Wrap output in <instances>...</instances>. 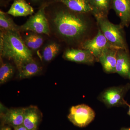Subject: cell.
Segmentation results:
<instances>
[{
  "label": "cell",
  "mask_w": 130,
  "mask_h": 130,
  "mask_svg": "<svg viewBox=\"0 0 130 130\" xmlns=\"http://www.w3.org/2000/svg\"><path fill=\"white\" fill-rule=\"evenodd\" d=\"M2 130H12L11 129V128H8V127H6V128H3Z\"/></svg>",
  "instance_id": "cb8c5ba5"
},
{
  "label": "cell",
  "mask_w": 130,
  "mask_h": 130,
  "mask_svg": "<svg viewBox=\"0 0 130 130\" xmlns=\"http://www.w3.org/2000/svg\"><path fill=\"white\" fill-rule=\"evenodd\" d=\"M95 116L94 111L90 107L81 104L72 107L68 117L74 125L82 128L90 124Z\"/></svg>",
  "instance_id": "8992f818"
},
{
  "label": "cell",
  "mask_w": 130,
  "mask_h": 130,
  "mask_svg": "<svg viewBox=\"0 0 130 130\" xmlns=\"http://www.w3.org/2000/svg\"><path fill=\"white\" fill-rule=\"evenodd\" d=\"M120 130H130V128H122V129H121Z\"/></svg>",
  "instance_id": "484cf974"
},
{
  "label": "cell",
  "mask_w": 130,
  "mask_h": 130,
  "mask_svg": "<svg viewBox=\"0 0 130 130\" xmlns=\"http://www.w3.org/2000/svg\"><path fill=\"white\" fill-rule=\"evenodd\" d=\"M111 8L120 19V25L124 28L130 24V0H112Z\"/></svg>",
  "instance_id": "9c48e42d"
},
{
  "label": "cell",
  "mask_w": 130,
  "mask_h": 130,
  "mask_svg": "<svg viewBox=\"0 0 130 130\" xmlns=\"http://www.w3.org/2000/svg\"><path fill=\"white\" fill-rule=\"evenodd\" d=\"M64 6L46 10L51 36L68 44L80 45L89 29L88 20L85 14L72 11Z\"/></svg>",
  "instance_id": "6da1fadb"
},
{
  "label": "cell",
  "mask_w": 130,
  "mask_h": 130,
  "mask_svg": "<svg viewBox=\"0 0 130 130\" xmlns=\"http://www.w3.org/2000/svg\"><path fill=\"white\" fill-rule=\"evenodd\" d=\"M7 13L14 17H25L32 15L33 8L25 0H14Z\"/></svg>",
  "instance_id": "2e32d148"
},
{
  "label": "cell",
  "mask_w": 130,
  "mask_h": 130,
  "mask_svg": "<svg viewBox=\"0 0 130 130\" xmlns=\"http://www.w3.org/2000/svg\"><path fill=\"white\" fill-rule=\"evenodd\" d=\"M21 37L26 46L33 53L40 50L46 41V35L31 31L21 32Z\"/></svg>",
  "instance_id": "8fae6325"
},
{
  "label": "cell",
  "mask_w": 130,
  "mask_h": 130,
  "mask_svg": "<svg viewBox=\"0 0 130 130\" xmlns=\"http://www.w3.org/2000/svg\"><path fill=\"white\" fill-rule=\"evenodd\" d=\"M14 68L11 63L4 62L3 58L1 57L0 66V84L5 83L13 76Z\"/></svg>",
  "instance_id": "44dd1931"
},
{
  "label": "cell",
  "mask_w": 130,
  "mask_h": 130,
  "mask_svg": "<svg viewBox=\"0 0 130 130\" xmlns=\"http://www.w3.org/2000/svg\"><path fill=\"white\" fill-rule=\"evenodd\" d=\"M24 108L8 109L3 115V120L6 123L14 128L23 124Z\"/></svg>",
  "instance_id": "ac0fdd59"
},
{
  "label": "cell",
  "mask_w": 130,
  "mask_h": 130,
  "mask_svg": "<svg viewBox=\"0 0 130 130\" xmlns=\"http://www.w3.org/2000/svg\"><path fill=\"white\" fill-rule=\"evenodd\" d=\"M6 12L0 11L1 30L19 32L20 26L15 24L12 19Z\"/></svg>",
  "instance_id": "ffe728a7"
},
{
  "label": "cell",
  "mask_w": 130,
  "mask_h": 130,
  "mask_svg": "<svg viewBox=\"0 0 130 130\" xmlns=\"http://www.w3.org/2000/svg\"><path fill=\"white\" fill-rule=\"evenodd\" d=\"M49 3L40 7L36 13L31 16L24 24L20 26V32L31 31L51 37L48 21L46 13V8Z\"/></svg>",
  "instance_id": "277c9868"
},
{
  "label": "cell",
  "mask_w": 130,
  "mask_h": 130,
  "mask_svg": "<svg viewBox=\"0 0 130 130\" xmlns=\"http://www.w3.org/2000/svg\"><path fill=\"white\" fill-rule=\"evenodd\" d=\"M59 3L71 11L77 13L92 14L93 9L89 0H51L50 3Z\"/></svg>",
  "instance_id": "4fadbf2b"
},
{
  "label": "cell",
  "mask_w": 130,
  "mask_h": 130,
  "mask_svg": "<svg viewBox=\"0 0 130 130\" xmlns=\"http://www.w3.org/2000/svg\"><path fill=\"white\" fill-rule=\"evenodd\" d=\"M51 1V0H50V1Z\"/></svg>",
  "instance_id": "4316f807"
},
{
  "label": "cell",
  "mask_w": 130,
  "mask_h": 130,
  "mask_svg": "<svg viewBox=\"0 0 130 130\" xmlns=\"http://www.w3.org/2000/svg\"><path fill=\"white\" fill-rule=\"evenodd\" d=\"M41 116V112L37 107L31 106L25 108L23 125L28 130H36Z\"/></svg>",
  "instance_id": "9a60e30c"
},
{
  "label": "cell",
  "mask_w": 130,
  "mask_h": 130,
  "mask_svg": "<svg viewBox=\"0 0 130 130\" xmlns=\"http://www.w3.org/2000/svg\"><path fill=\"white\" fill-rule=\"evenodd\" d=\"M93 9L92 14L96 20L107 18L111 8L112 0H89Z\"/></svg>",
  "instance_id": "d6986e66"
},
{
  "label": "cell",
  "mask_w": 130,
  "mask_h": 130,
  "mask_svg": "<svg viewBox=\"0 0 130 130\" xmlns=\"http://www.w3.org/2000/svg\"><path fill=\"white\" fill-rule=\"evenodd\" d=\"M128 106L129 107V109L128 112V114L130 116V105H128Z\"/></svg>",
  "instance_id": "d4e9b609"
},
{
  "label": "cell",
  "mask_w": 130,
  "mask_h": 130,
  "mask_svg": "<svg viewBox=\"0 0 130 130\" xmlns=\"http://www.w3.org/2000/svg\"><path fill=\"white\" fill-rule=\"evenodd\" d=\"M80 45L81 49L90 51L97 61L106 49H115L110 44L99 28L95 37L92 39L84 41Z\"/></svg>",
  "instance_id": "52a82bcc"
},
{
  "label": "cell",
  "mask_w": 130,
  "mask_h": 130,
  "mask_svg": "<svg viewBox=\"0 0 130 130\" xmlns=\"http://www.w3.org/2000/svg\"><path fill=\"white\" fill-rule=\"evenodd\" d=\"M116 73L130 79V55L128 50H118L116 55Z\"/></svg>",
  "instance_id": "7c38bea8"
},
{
  "label": "cell",
  "mask_w": 130,
  "mask_h": 130,
  "mask_svg": "<svg viewBox=\"0 0 130 130\" xmlns=\"http://www.w3.org/2000/svg\"><path fill=\"white\" fill-rule=\"evenodd\" d=\"M99 28L105 37L116 50H128L123 27L112 23L107 18L96 20Z\"/></svg>",
  "instance_id": "3957f363"
},
{
  "label": "cell",
  "mask_w": 130,
  "mask_h": 130,
  "mask_svg": "<svg viewBox=\"0 0 130 130\" xmlns=\"http://www.w3.org/2000/svg\"><path fill=\"white\" fill-rule=\"evenodd\" d=\"M17 69L19 78L25 79L38 75L41 72L42 68L41 65L33 59L24 63Z\"/></svg>",
  "instance_id": "e0dca14e"
},
{
  "label": "cell",
  "mask_w": 130,
  "mask_h": 130,
  "mask_svg": "<svg viewBox=\"0 0 130 130\" xmlns=\"http://www.w3.org/2000/svg\"><path fill=\"white\" fill-rule=\"evenodd\" d=\"M63 58L69 61L89 65H93L97 61L90 51L83 49L67 48L64 51Z\"/></svg>",
  "instance_id": "ba28073f"
},
{
  "label": "cell",
  "mask_w": 130,
  "mask_h": 130,
  "mask_svg": "<svg viewBox=\"0 0 130 130\" xmlns=\"http://www.w3.org/2000/svg\"><path fill=\"white\" fill-rule=\"evenodd\" d=\"M60 42L55 38L46 40L39 51L43 61L50 62L59 54L61 48Z\"/></svg>",
  "instance_id": "30bf717a"
},
{
  "label": "cell",
  "mask_w": 130,
  "mask_h": 130,
  "mask_svg": "<svg viewBox=\"0 0 130 130\" xmlns=\"http://www.w3.org/2000/svg\"><path fill=\"white\" fill-rule=\"evenodd\" d=\"M28 1L32 5H36V6H40V7H41L46 3H49L50 0H28Z\"/></svg>",
  "instance_id": "7402d4cb"
},
{
  "label": "cell",
  "mask_w": 130,
  "mask_h": 130,
  "mask_svg": "<svg viewBox=\"0 0 130 130\" xmlns=\"http://www.w3.org/2000/svg\"><path fill=\"white\" fill-rule=\"evenodd\" d=\"M130 89V84L110 87L103 91L98 97V100L108 107L128 106L129 104L124 99Z\"/></svg>",
  "instance_id": "5b68a950"
},
{
  "label": "cell",
  "mask_w": 130,
  "mask_h": 130,
  "mask_svg": "<svg viewBox=\"0 0 130 130\" xmlns=\"http://www.w3.org/2000/svg\"><path fill=\"white\" fill-rule=\"evenodd\" d=\"M14 130H28L23 125L14 128Z\"/></svg>",
  "instance_id": "603a6c76"
},
{
  "label": "cell",
  "mask_w": 130,
  "mask_h": 130,
  "mask_svg": "<svg viewBox=\"0 0 130 130\" xmlns=\"http://www.w3.org/2000/svg\"><path fill=\"white\" fill-rule=\"evenodd\" d=\"M117 51L118 50L115 49H106L98 59V62L101 64L103 71L106 73H116Z\"/></svg>",
  "instance_id": "5bb4252c"
},
{
  "label": "cell",
  "mask_w": 130,
  "mask_h": 130,
  "mask_svg": "<svg viewBox=\"0 0 130 130\" xmlns=\"http://www.w3.org/2000/svg\"><path fill=\"white\" fill-rule=\"evenodd\" d=\"M0 55L1 58L12 61L17 69L34 59L18 31L1 30Z\"/></svg>",
  "instance_id": "7a4b0ae2"
}]
</instances>
